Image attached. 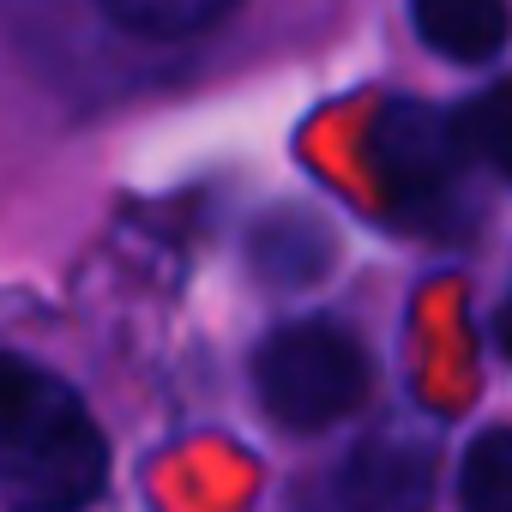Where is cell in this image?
<instances>
[{
	"label": "cell",
	"mask_w": 512,
	"mask_h": 512,
	"mask_svg": "<svg viewBox=\"0 0 512 512\" xmlns=\"http://www.w3.org/2000/svg\"><path fill=\"white\" fill-rule=\"evenodd\" d=\"M109 482V440L85 398L31 356H0V500L7 512H85Z\"/></svg>",
	"instance_id": "cell-1"
},
{
	"label": "cell",
	"mask_w": 512,
	"mask_h": 512,
	"mask_svg": "<svg viewBox=\"0 0 512 512\" xmlns=\"http://www.w3.org/2000/svg\"><path fill=\"white\" fill-rule=\"evenodd\" d=\"M368 380H374L368 350L338 320L278 326L260 344V356H253V386H260V404L290 434H320V428L344 422L368 398Z\"/></svg>",
	"instance_id": "cell-2"
},
{
	"label": "cell",
	"mask_w": 512,
	"mask_h": 512,
	"mask_svg": "<svg viewBox=\"0 0 512 512\" xmlns=\"http://www.w3.org/2000/svg\"><path fill=\"white\" fill-rule=\"evenodd\" d=\"M368 157H374V175H380V193L398 205V211H434V199L452 193V175H458V133L440 109L428 103H386L368 127Z\"/></svg>",
	"instance_id": "cell-3"
},
{
	"label": "cell",
	"mask_w": 512,
	"mask_h": 512,
	"mask_svg": "<svg viewBox=\"0 0 512 512\" xmlns=\"http://www.w3.org/2000/svg\"><path fill=\"white\" fill-rule=\"evenodd\" d=\"M428 494H434V440L416 428H386L344 452L314 512H428Z\"/></svg>",
	"instance_id": "cell-4"
},
{
	"label": "cell",
	"mask_w": 512,
	"mask_h": 512,
	"mask_svg": "<svg viewBox=\"0 0 512 512\" xmlns=\"http://www.w3.org/2000/svg\"><path fill=\"white\" fill-rule=\"evenodd\" d=\"M416 31L428 49H440L446 61H494L512 37V7L506 0H410Z\"/></svg>",
	"instance_id": "cell-5"
},
{
	"label": "cell",
	"mask_w": 512,
	"mask_h": 512,
	"mask_svg": "<svg viewBox=\"0 0 512 512\" xmlns=\"http://www.w3.org/2000/svg\"><path fill=\"white\" fill-rule=\"evenodd\" d=\"M253 266L272 284H314L332 266V235L308 211H278L253 235Z\"/></svg>",
	"instance_id": "cell-6"
},
{
	"label": "cell",
	"mask_w": 512,
	"mask_h": 512,
	"mask_svg": "<svg viewBox=\"0 0 512 512\" xmlns=\"http://www.w3.org/2000/svg\"><path fill=\"white\" fill-rule=\"evenodd\" d=\"M452 133H458V151L482 157L494 175L512 181V85H488L482 97H470L452 115Z\"/></svg>",
	"instance_id": "cell-7"
},
{
	"label": "cell",
	"mask_w": 512,
	"mask_h": 512,
	"mask_svg": "<svg viewBox=\"0 0 512 512\" xmlns=\"http://www.w3.org/2000/svg\"><path fill=\"white\" fill-rule=\"evenodd\" d=\"M97 7L115 25L139 31V37H199L235 7V0H97Z\"/></svg>",
	"instance_id": "cell-8"
},
{
	"label": "cell",
	"mask_w": 512,
	"mask_h": 512,
	"mask_svg": "<svg viewBox=\"0 0 512 512\" xmlns=\"http://www.w3.org/2000/svg\"><path fill=\"white\" fill-rule=\"evenodd\" d=\"M464 512H512V428L482 434L464 452Z\"/></svg>",
	"instance_id": "cell-9"
},
{
	"label": "cell",
	"mask_w": 512,
	"mask_h": 512,
	"mask_svg": "<svg viewBox=\"0 0 512 512\" xmlns=\"http://www.w3.org/2000/svg\"><path fill=\"white\" fill-rule=\"evenodd\" d=\"M494 332H500V350L512 356V296H506V308H500V320H494Z\"/></svg>",
	"instance_id": "cell-10"
}]
</instances>
